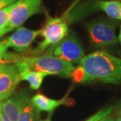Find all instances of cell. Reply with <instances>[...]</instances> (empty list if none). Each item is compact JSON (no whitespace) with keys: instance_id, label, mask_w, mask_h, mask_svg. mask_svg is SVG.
<instances>
[{"instance_id":"obj_17","label":"cell","mask_w":121,"mask_h":121,"mask_svg":"<svg viewBox=\"0 0 121 121\" xmlns=\"http://www.w3.org/2000/svg\"><path fill=\"white\" fill-rule=\"evenodd\" d=\"M99 121H114V119L113 117L110 116V114H109L108 116L104 117L103 118H102Z\"/></svg>"},{"instance_id":"obj_13","label":"cell","mask_w":121,"mask_h":121,"mask_svg":"<svg viewBox=\"0 0 121 121\" xmlns=\"http://www.w3.org/2000/svg\"><path fill=\"white\" fill-rule=\"evenodd\" d=\"M18 2H19V0L16 1L12 4L9 5L4 8L0 9V37L3 36V30L8 23L10 12L18 4Z\"/></svg>"},{"instance_id":"obj_14","label":"cell","mask_w":121,"mask_h":121,"mask_svg":"<svg viewBox=\"0 0 121 121\" xmlns=\"http://www.w3.org/2000/svg\"><path fill=\"white\" fill-rule=\"evenodd\" d=\"M112 106H108V107H106V108H103V109H102L99 111H98L97 113H95V114H94L93 116L90 117L86 121H99L104 117L110 114L112 112Z\"/></svg>"},{"instance_id":"obj_2","label":"cell","mask_w":121,"mask_h":121,"mask_svg":"<svg viewBox=\"0 0 121 121\" xmlns=\"http://www.w3.org/2000/svg\"><path fill=\"white\" fill-rule=\"evenodd\" d=\"M69 9L62 16L52 17L47 14V21L43 28L40 30V35L43 40L38 44L34 50L28 52L30 56L40 55L48 47H52L65 38L69 33L67 16Z\"/></svg>"},{"instance_id":"obj_22","label":"cell","mask_w":121,"mask_h":121,"mask_svg":"<svg viewBox=\"0 0 121 121\" xmlns=\"http://www.w3.org/2000/svg\"><path fill=\"white\" fill-rule=\"evenodd\" d=\"M114 121H121V116H118L117 118V119Z\"/></svg>"},{"instance_id":"obj_8","label":"cell","mask_w":121,"mask_h":121,"mask_svg":"<svg viewBox=\"0 0 121 121\" xmlns=\"http://www.w3.org/2000/svg\"><path fill=\"white\" fill-rule=\"evenodd\" d=\"M40 35V30H32L22 26L17 28L11 36L4 40L7 48H12L17 52H26Z\"/></svg>"},{"instance_id":"obj_5","label":"cell","mask_w":121,"mask_h":121,"mask_svg":"<svg viewBox=\"0 0 121 121\" xmlns=\"http://www.w3.org/2000/svg\"><path fill=\"white\" fill-rule=\"evenodd\" d=\"M44 52L73 65H78L85 56L82 43L73 32H70L59 43L48 47Z\"/></svg>"},{"instance_id":"obj_18","label":"cell","mask_w":121,"mask_h":121,"mask_svg":"<svg viewBox=\"0 0 121 121\" xmlns=\"http://www.w3.org/2000/svg\"><path fill=\"white\" fill-rule=\"evenodd\" d=\"M1 118H2V121H12L8 117H6L4 113H2V114H1Z\"/></svg>"},{"instance_id":"obj_12","label":"cell","mask_w":121,"mask_h":121,"mask_svg":"<svg viewBox=\"0 0 121 121\" xmlns=\"http://www.w3.org/2000/svg\"><path fill=\"white\" fill-rule=\"evenodd\" d=\"M2 112L12 121H18L19 108L16 97L8 98L1 102Z\"/></svg>"},{"instance_id":"obj_23","label":"cell","mask_w":121,"mask_h":121,"mask_svg":"<svg viewBox=\"0 0 121 121\" xmlns=\"http://www.w3.org/2000/svg\"><path fill=\"white\" fill-rule=\"evenodd\" d=\"M2 114V109H1V103H0V115Z\"/></svg>"},{"instance_id":"obj_11","label":"cell","mask_w":121,"mask_h":121,"mask_svg":"<svg viewBox=\"0 0 121 121\" xmlns=\"http://www.w3.org/2000/svg\"><path fill=\"white\" fill-rule=\"evenodd\" d=\"M96 8L102 10L108 17L121 20V2L114 0H102L95 2Z\"/></svg>"},{"instance_id":"obj_20","label":"cell","mask_w":121,"mask_h":121,"mask_svg":"<svg viewBox=\"0 0 121 121\" xmlns=\"http://www.w3.org/2000/svg\"><path fill=\"white\" fill-rule=\"evenodd\" d=\"M51 116H52V113L51 112V114L48 115V117L46 118V119H44L43 121H51Z\"/></svg>"},{"instance_id":"obj_6","label":"cell","mask_w":121,"mask_h":121,"mask_svg":"<svg viewBox=\"0 0 121 121\" xmlns=\"http://www.w3.org/2000/svg\"><path fill=\"white\" fill-rule=\"evenodd\" d=\"M42 12V0H19L9 16L3 35L21 26L32 16Z\"/></svg>"},{"instance_id":"obj_1","label":"cell","mask_w":121,"mask_h":121,"mask_svg":"<svg viewBox=\"0 0 121 121\" xmlns=\"http://www.w3.org/2000/svg\"><path fill=\"white\" fill-rule=\"evenodd\" d=\"M71 78L81 83L101 82L117 84L121 82V59L105 51L85 56L73 70Z\"/></svg>"},{"instance_id":"obj_24","label":"cell","mask_w":121,"mask_h":121,"mask_svg":"<svg viewBox=\"0 0 121 121\" xmlns=\"http://www.w3.org/2000/svg\"><path fill=\"white\" fill-rule=\"evenodd\" d=\"M114 1H120V2H121V0H114Z\"/></svg>"},{"instance_id":"obj_7","label":"cell","mask_w":121,"mask_h":121,"mask_svg":"<svg viewBox=\"0 0 121 121\" xmlns=\"http://www.w3.org/2000/svg\"><path fill=\"white\" fill-rule=\"evenodd\" d=\"M20 81L19 71L15 64H1L0 101L5 100L12 95Z\"/></svg>"},{"instance_id":"obj_15","label":"cell","mask_w":121,"mask_h":121,"mask_svg":"<svg viewBox=\"0 0 121 121\" xmlns=\"http://www.w3.org/2000/svg\"><path fill=\"white\" fill-rule=\"evenodd\" d=\"M17 0H0V9L12 4Z\"/></svg>"},{"instance_id":"obj_4","label":"cell","mask_w":121,"mask_h":121,"mask_svg":"<svg viewBox=\"0 0 121 121\" xmlns=\"http://www.w3.org/2000/svg\"><path fill=\"white\" fill-rule=\"evenodd\" d=\"M117 21L109 19H99L88 24L87 30L91 44L98 49L111 47L117 44Z\"/></svg>"},{"instance_id":"obj_10","label":"cell","mask_w":121,"mask_h":121,"mask_svg":"<svg viewBox=\"0 0 121 121\" xmlns=\"http://www.w3.org/2000/svg\"><path fill=\"white\" fill-rule=\"evenodd\" d=\"M67 95L65 96L63 99H53L48 98L42 94H38L34 95L32 98V102L37 108L39 111H46L52 112V111L62 104H67Z\"/></svg>"},{"instance_id":"obj_19","label":"cell","mask_w":121,"mask_h":121,"mask_svg":"<svg viewBox=\"0 0 121 121\" xmlns=\"http://www.w3.org/2000/svg\"><path fill=\"white\" fill-rule=\"evenodd\" d=\"M117 114L118 116H121V105L118 106L117 110Z\"/></svg>"},{"instance_id":"obj_9","label":"cell","mask_w":121,"mask_h":121,"mask_svg":"<svg viewBox=\"0 0 121 121\" xmlns=\"http://www.w3.org/2000/svg\"><path fill=\"white\" fill-rule=\"evenodd\" d=\"M19 108L18 121H39L40 111L32 104L26 91H20L16 96Z\"/></svg>"},{"instance_id":"obj_16","label":"cell","mask_w":121,"mask_h":121,"mask_svg":"<svg viewBox=\"0 0 121 121\" xmlns=\"http://www.w3.org/2000/svg\"><path fill=\"white\" fill-rule=\"evenodd\" d=\"M8 48L5 46L4 41H0V59L3 58L4 54L6 52Z\"/></svg>"},{"instance_id":"obj_21","label":"cell","mask_w":121,"mask_h":121,"mask_svg":"<svg viewBox=\"0 0 121 121\" xmlns=\"http://www.w3.org/2000/svg\"><path fill=\"white\" fill-rule=\"evenodd\" d=\"M118 40H119L120 43H121V28H120V33H119V36H118Z\"/></svg>"},{"instance_id":"obj_3","label":"cell","mask_w":121,"mask_h":121,"mask_svg":"<svg viewBox=\"0 0 121 121\" xmlns=\"http://www.w3.org/2000/svg\"><path fill=\"white\" fill-rule=\"evenodd\" d=\"M32 70L43 71L48 75H56L64 78H71L75 65L51 55L21 56Z\"/></svg>"}]
</instances>
